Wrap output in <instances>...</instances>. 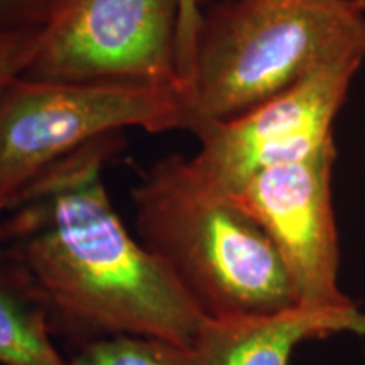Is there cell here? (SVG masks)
I'll use <instances>...</instances> for the list:
<instances>
[{
	"instance_id": "1",
	"label": "cell",
	"mask_w": 365,
	"mask_h": 365,
	"mask_svg": "<svg viewBox=\"0 0 365 365\" xmlns=\"http://www.w3.org/2000/svg\"><path fill=\"white\" fill-rule=\"evenodd\" d=\"M117 149L115 134L86 145L7 210L0 282L43 308L53 333L78 349L113 336L190 349L205 317L113 208L102 170Z\"/></svg>"
},
{
	"instance_id": "2",
	"label": "cell",
	"mask_w": 365,
	"mask_h": 365,
	"mask_svg": "<svg viewBox=\"0 0 365 365\" xmlns=\"http://www.w3.org/2000/svg\"><path fill=\"white\" fill-rule=\"evenodd\" d=\"M135 234L205 318L299 303L271 237L193 159H159L132 186Z\"/></svg>"
},
{
	"instance_id": "3",
	"label": "cell",
	"mask_w": 365,
	"mask_h": 365,
	"mask_svg": "<svg viewBox=\"0 0 365 365\" xmlns=\"http://www.w3.org/2000/svg\"><path fill=\"white\" fill-rule=\"evenodd\" d=\"M345 59L365 61V12L355 0L213 2L186 81L188 130L232 120Z\"/></svg>"
},
{
	"instance_id": "4",
	"label": "cell",
	"mask_w": 365,
	"mask_h": 365,
	"mask_svg": "<svg viewBox=\"0 0 365 365\" xmlns=\"http://www.w3.org/2000/svg\"><path fill=\"white\" fill-rule=\"evenodd\" d=\"M124 127H190L186 90L139 81H0V207L12 208L36 180Z\"/></svg>"
},
{
	"instance_id": "5",
	"label": "cell",
	"mask_w": 365,
	"mask_h": 365,
	"mask_svg": "<svg viewBox=\"0 0 365 365\" xmlns=\"http://www.w3.org/2000/svg\"><path fill=\"white\" fill-rule=\"evenodd\" d=\"M182 0H65L44 26L0 34V81H139L186 90Z\"/></svg>"
},
{
	"instance_id": "6",
	"label": "cell",
	"mask_w": 365,
	"mask_h": 365,
	"mask_svg": "<svg viewBox=\"0 0 365 365\" xmlns=\"http://www.w3.org/2000/svg\"><path fill=\"white\" fill-rule=\"evenodd\" d=\"M362 65L345 59L323 68L252 110L200 129L195 166L235 195L267 168L313 156L333 140V122Z\"/></svg>"
},
{
	"instance_id": "7",
	"label": "cell",
	"mask_w": 365,
	"mask_h": 365,
	"mask_svg": "<svg viewBox=\"0 0 365 365\" xmlns=\"http://www.w3.org/2000/svg\"><path fill=\"white\" fill-rule=\"evenodd\" d=\"M335 159L333 139L307 159L257 173L232 195L271 237L299 303L308 307L355 304L339 286L340 247L331 195Z\"/></svg>"
},
{
	"instance_id": "8",
	"label": "cell",
	"mask_w": 365,
	"mask_h": 365,
	"mask_svg": "<svg viewBox=\"0 0 365 365\" xmlns=\"http://www.w3.org/2000/svg\"><path fill=\"white\" fill-rule=\"evenodd\" d=\"M365 335V313L298 303L281 312L205 318L188 349L195 365H289L296 345L335 333Z\"/></svg>"
},
{
	"instance_id": "9",
	"label": "cell",
	"mask_w": 365,
	"mask_h": 365,
	"mask_svg": "<svg viewBox=\"0 0 365 365\" xmlns=\"http://www.w3.org/2000/svg\"><path fill=\"white\" fill-rule=\"evenodd\" d=\"M46 312L0 282V362L2 365H70L53 344Z\"/></svg>"
},
{
	"instance_id": "10",
	"label": "cell",
	"mask_w": 365,
	"mask_h": 365,
	"mask_svg": "<svg viewBox=\"0 0 365 365\" xmlns=\"http://www.w3.org/2000/svg\"><path fill=\"white\" fill-rule=\"evenodd\" d=\"M70 365H195L188 349L148 336H113L80 346Z\"/></svg>"
},
{
	"instance_id": "11",
	"label": "cell",
	"mask_w": 365,
	"mask_h": 365,
	"mask_svg": "<svg viewBox=\"0 0 365 365\" xmlns=\"http://www.w3.org/2000/svg\"><path fill=\"white\" fill-rule=\"evenodd\" d=\"M65 0H0L2 34L27 33L44 26Z\"/></svg>"
},
{
	"instance_id": "12",
	"label": "cell",
	"mask_w": 365,
	"mask_h": 365,
	"mask_svg": "<svg viewBox=\"0 0 365 365\" xmlns=\"http://www.w3.org/2000/svg\"><path fill=\"white\" fill-rule=\"evenodd\" d=\"M202 17L203 12L196 6V0H182L180 29H178V61H180V71L185 85L193 68L196 38H198Z\"/></svg>"
},
{
	"instance_id": "13",
	"label": "cell",
	"mask_w": 365,
	"mask_h": 365,
	"mask_svg": "<svg viewBox=\"0 0 365 365\" xmlns=\"http://www.w3.org/2000/svg\"><path fill=\"white\" fill-rule=\"evenodd\" d=\"M210 2H217V0H196V6H198L200 11H202V7L207 6Z\"/></svg>"
},
{
	"instance_id": "14",
	"label": "cell",
	"mask_w": 365,
	"mask_h": 365,
	"mask_svg": "<svg viewBox=\"0 0 365 365\" xmlns=\"http://www.w3.org/2000/svg\"><path fill=\"white\" fill-rule=\"evenodd\" d=\"M355 2H357V4H359V7L362 9V11L365 12V0H355Z\"/></svg>"
}]
</instances>
